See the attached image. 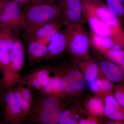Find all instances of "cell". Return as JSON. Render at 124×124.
I'll return each mask as SVG.
<instances>
[{"mask_svg":"<svg viewBox=\"0 0 124 124\" xmlns=\"http://www.w3.org/2000/svg\"><path fill=\"white\" fill-rule=\"evenodd\" d=\"M85 22L91 31L98 36L109 37L115 42L124 45V33L120 22L109 11L103 1L82 0Z\"/></svg>","mask_w":124,"mask_h":124,"instance_id":"6da1fadb","label":"cell"},{"mask_svg":"<svg viewBox=\"0 0 124 124\" xmlns=\"http://www.w3.org/2000/svg\"><path fill=\"white\" fill-rule=\"evenodd\" d=\"M23 37L47 23L61 20L60 9L56 2L36 1L23 8Z\"/></svg>","mask_w":124,"mask_h":124,"instance_id":"7a4b0ae2","label":"cell"},{"mask_svg":"<svg viewBox=\"0 0 124 124\" xmlns=\"http://www.w3.org/2000/svg\"><path fill=\"white\" fill-rule=\"evenodd\" d=\"M63 100L42 95L35 99L32 105L28 121L33 124H57L66 108Z\"/></svg>","mask_w":124,"mask_h":124,"instance_id":"3957f363","label":"cell"},{"mask_svg":"<svg viewBox=\"0 0 124 124\" xmlns=\"http://www.w3.org/2000/svg\"><path fill=\"white\" fill-rule=\"evenodd\" d=\"M84 24L79 23L69 27L70 31L67 51L73 61L89 57L91 39Z\"/></svg>","mask_w":124,"mask_h":124,"instance_id":"277c9868","label":"cell"},{"mask_svg":"<svg viewBox=\"0 0 124 124\" xmlns=\"http://www.w3.org/2000/svg\"><path fill=\"white\" fill-rule=\"evenodd\" d=\"M9 54L10 64L8 70L0 81L3 87L7 89L13 88L17 83L21 77V71L24 66V48L20 34L16 35Z\"/></svg>","mask_w":124,"mask_h":124,"instance_id":"5b68a950","label":"cell"},{"mask_svg":"<svg viewBox=\"0 0 124 124\" xmlns=\"http://www.w3.org/2000/svg\"><path fill=\"white\" fill-rule=\"evenodd\" d=\"M54 70L60 77L62 86L67 95H75L84 87L85 78L75 65L64 64L54 67Z\"/></svg>","mask_w":124,"mask_h":124,"instance_id":"8992f818","label":"cell"},{"mask_svg":"<svg viewBox=\"0 0 124 124\" xmlns=\"http://www.w3.org/2000/svg\"><path fill=\"white\" fill-rule=\"evenodd\" d=\"M0 23L16 34H20L23 29V8L14 0L7 1L0 15Z\"/></svg>","mask_w":124,"mask_h":124,"instance_id":"52a82bcc","label":"cell"},{"mask_svg":"<svg viewBox=\"0 0 124 124\" xmlns=\"http://www.w3.org/2000/svg\"><path fill=\"white\" fill-rule=\"evenodd\" d=\"M60 19L63 26L70 27L85 23L82 0H57Z\"/></svg>","mask_w":124,"mask_h":124,"instance_id":"ba28073f","label":"cell"},{"mask_svg":"<svg viewBox=\"0 0 124 124\" xmlns=\"http://www.w3.org/2000/svg\"><path fill=\"white\" fill-rule=\"evenodd\" d=\"M3 99V119L5 122L20 124L26 121L16 99L13 88L8 89Z\"/></svg>","mask_w":124,"mask_h":124,"instance_id":"9c48e42d","label":"cell"},{"mask_svg":"<svg viewBox=\"0 0 124 124\" xmlns=\"http://www.w3.org/2000/svg\"><path fill=\"white\" fill-rule=\"evenodd\" d=\"M53 73V67L51 66L38 67L21 76L20 80L40 92L49 82Z\"/></svg>","mask_w":124,"mask_h":124,"instance_id":"30bf717a","label":"cell"},{"mask_svg":"<svg viewBox=\"0 0 124 124\" xmlns=\"http://www.w3.org/2000/svg\"><path fill=\"white\" fill-rule=\"evenodd\" d=\"M69 31V27H65L53 37L48 45V51L43 61L56 59L67 51Z\"/></svg>","mask_w":124,"mask_h":124,"instance_id":"8fae6325","label":"cell"},{"mask_svg":"<svg viewBox=\"0 0 124 124\" xmlns=\"http://www.w3.org/2000/svg\"><path fill=\"white\" fill-rule=\"evenodd\" d=\"M26 44V51L29 64L33 65L43 61L48 51V45L41 40H29L24 41Z\"/></svg>","mask_w":124,"mask_h":124,"instance_id":"7c38bea8","label":"cell"},{"mask_svg":"<svg viewBox=\"0 0 124 124\" xmlns=\"http://www.w3.org/2000/svg\"><path fill=\"white\" fill-rule=\"evenodd\" d=\"M104 115L110 120L124 122V108L116 100L111 92L105 94Z\"/></svg>","mask_w":124,"mask_h":124,"instance_id":"4fadbf2b","label":"cell"},{"mask_svg":"<svg viewBox=\"0 0 124 124\" xmlns=\"http://www.w3.org/2000/svg\"><path fill=\"white\" fill-rule=\"evenodd\" d=\"M49 81L40 92L42 95L55 97L63 100L67 94L62 86L60 77L54 71Z\"/></svg>","mask_w":124,"mask_h":124,"instance_id":"5bb4252c","label":"cell"},{"mask_svg":"<svg viewBox=\"0 0 124 124\" xmlns=\"http://www.w3.org/2000/svg\"><path fill=\"white\" fill-rule=\"evenodd\" d=\"M104 77L112 82H123L124 72L120 66L109 60H102L98 64Z\"/></svg>","mask_w":124,"mask_h":124,"instance_id":"9a60e30c","label":"cell"},{"mask_svg":"<svg viewBox=\"0 0 124 124\" xmlns=\"http://www.w3.org/2000/svg\"><path fill=\"white\" fill-rule=\"evenodd\" d=\"M74 62L82 70L85 80L89 84L93 82L98 77L100 70L99 66L89 56Z\"/></svg>","mask_w":124,"mask_h":124,"instance_id":"2e32d148","label":"cell"},{"mask_svg":"<svg viewBox=\"0 0 124 124\" xmlns=\"http://www.w3.org/2000/svg\"><path fill=\"white\" fill-rule=\"evenodd\" d=\"M60 26H63L62 21L58 19L51 21L40 27L29 35L23 37L24 41L29 40H42L53 29Z\"/></svg>","mask_w":124,"mask_h":124,"instance_id":"e0dca14e","label":"cell"},{"mask_svg":"<svg viewBox=\"0 0 124 124\" xmlns=\"http://www.w3.org/2000/svg\"><path fill=\"white\" fill-rule=\"evenodd\" d=\"M90 36L91 45L96 50L103 55L108 50L112 49L116 43L112 37L100 36L91 31Z\"/></svg>","mask_w":124,"mask_h":124,"instance_id":"ac0fdd59","label":"cell"},{"mask_svg":"<svg viewBox=\"0 0 124 124\" xmlns=\"http://www.w3.org/2000/svg\"><path fill=\"white\" fill-rule=\"evenodd\" d=\"M16 35L11 29L1 27L0 29V51L8 52L13 46Z\"/></svg>","mask_w":124,"mask_h":124,"instance_id":"d6986e66","label":"cell"},{"mask_svg":"<svg viewBox=\"0 0 124 124\" xmlns=\"http://www.w3.org/2000/svg\"><path fill=\"white\" fill-rule=\"evenodd\" d=\"M112 82L106 78L98 77L95 80L89 84L90 88L93 93L104 94L113 90L114 85Z\"/></svg>","mask_w":124,"mask_h":124,"instance_id":"ffe728a7","label":"cell"},{"mask_svg":"<svg viewBox=\"0 0 124 124\" xmlns=\"http://www.w3.org/2000/svg\"><path fill=\"white\" fill-rule=\"evenodd\" d=\"M104 103L101 98L94 97L88 100L86 108L89 113L95 116H102L104 115Z\"/></svg>","mask_w":124,"mask_h":124,"instance_id":"44dd1931","label":"cell"},{"mask_svg":"<svg viewBox=\"0 0 124 124\" xmlns=\"http://www.w3.org/2000/svg\"><path fill=\"white\" fill-rule=\"evenodd\" d=\"M111 13L120 21H124V5L119 0H104Z\"/></svg>","mask_w":124,"mask_h":124,"instance_id":"7402d4cb","label":"cell"},{"mask_svg":"<svg viewBox=\"0 0 124 124\" xmlns=\"http://www.w3.org/2000/svg\"><path fill=\"white\" fill-rule=\"evenodd\" d=\"M15 88L13 87L16 99L22 111L26 120L27 121H28V117L31 112L32 104L25 100L17 86Z\"/></svg>","mask_w":124,"mask_h":124,"instance_id":"603a6c76","label":"cell"},{"mask_svg":"<svg viewBox=\"0 0 124 124\" xmlns=\"http://www.w3.org/2000/svg\"><path fill=\"white\" fill-rule=\"evenodd\" d=\"M104 55L109 61L118 66H122L124 64V50H114L109 49Z\"/></svg>","mask_w":124,"mask_h":124,"instance_id":"cb8c5ba5","label":"cell"},{"mask_svg":"<svg viewBox=\"0 0 124 124\" xmlns=\"http://www.w3.org/2000/svg\"><path fill=\"white\" fill-rule=\"evenodd\" d=\"M16 84H17V86L25 100L31 104H33L34 100L35 99L34 98L33 88L20 79Z\"/></svg>","mask_w":124,"mask_h":124,"instance_id":"d4e9b609","label":"cell"},{"mask_svg":"<svg viewBox=\"0 0 124 124\" xmlns=\"http://www.w3.org/2000/svg\"><path fill=\"white\" fill-rule=\"evenodd\" d=\"M10 58L8 52L0 51V72L2 75V78H4L9 67Z\"/></svg>","mask_w":124,"mask_h":124,"instance_id":"484cf974","label":"cell"},{"mask_svg":"<svg viewBox=\"0 0 124 124\" xmlns=\"http://www.w3.org/2000/svg\"><path fill=\"white\" fill-rule=\"evenodd\" d=\"M64 114L68 120L67 124H78L81 119L80 113L77 112V110L74 108H70L64 110Z\"/></svg>","mask_w":124,"mask_h":124,"instance_id":"4316f807","label":"cell"},{"mask_svg":"<svg viewBox=\"0 0 124 124\" xmlns=\"http://www.w3.org/2000/svg\"><path fill=\"white\" fill-rule=\"evenodd\" d=\"M113 95L119 104L124 108V85H116Z\"/></svg>","mask_w":124,"mask_h":124,"instance_id":"83f0119b","label":"cell"},{"mask_svg":"<svg viewBox=\"0 0 124 124\" xmlns=\"http://www.w3.org/2000/svg\"><path fill=\"white\" fill-rule=\"evenodd\" d=\"M92 117L87 118H82L79 121L78 124H98V121L96 116H92Z\"/></svg>","mask_w":124,"mask_h":124,"instance_id":"f1b7e54d","label":"cell"},{"mask_svg":"<svg viewBox=\"0 0 124 124\" xmlns=\"http://www.w3.org/2000/svg\"><path fill=\"white\" fill-rule=\"evenodd\" d=\"M17 2L23 8L26 7L33 2L37 1L36 0H14Z\"/></svg>","mask_w":124,"mask_h":124,"instance_id":"f546056e","label":"cell"},{"mask_svg":"<svg viewBox=\"0 0 124 124\" xmlns=\"http://www.w3.org/2000/svg\"><path fill=\"white\" fill-rule=\"evenodd\" d=\"M8 0H0V15L2 13Z\"/></svg>","mask_w":124,"mask_h":124,"instance_id":"4dcf8cb0","label":"cell"},{"mask_svg":"<svg viewBox=\"0 0 124 124\" xmlns=\"http://www.w3.org/2000/svg\"><path fill=\"white\" fill-rule=\"evenodd\" d=\"M48 2H56L57 0H47Z\"/></svg>","mask_w":124,"mask_h":124,"instance_id":"1f68e13d","label":"cell"},{"mask_svg":"<svg viewBox=\"0 0 124 124\" xmlns=\"http://www.w3.org/2000/svg\"><path fill=\"white\" fill-rule=\"evenodd\" d=\"M37 1H40V2H48L47 0H36Z\"/></svg>","mask_w":124,"mask_h":124,"instance_id":"d6a6232c","label":"cell"},{"mask_svg":"<svg viewBox=\"0 0 124 124\" xmlns=\"http://www.w3.org/2000/svg\"><path fill=\"white\" fill-rule=\"evenodd\" d=\"M120 67H121V68H122V70L124 71V64H123V65H122V66H120Z\"/></svg>","mask_w":124,"mask_h":124,"instance_id":"836d02e7","label":"cell"},{"mask_svg":"<svg viewBox=\"0 0 124 124\" xmlns=\"http://www.w3.org/2000/svg\"><path fill=\"white\" fill-rule=\"evenodd\" d=\"M120 2H122L124 5V0H119Z\"/></svg>","mask_w":124,"mask_h":124,"instance_id":"e575fe53","label":"cell"},{"mask_svg":"<svg viewBox=\"0 0 124 124\" xmlns=\"http://www.w3.org/2000/svg\"><path fill=\"white\" fill-rule=\"evenodd\" d=\"M1 27H2V24L0 23V29L1 28Z\"/></svg>","mask_w":124,"mask_h":124,"instance_id":"d590c367","label":"cell"},{"mask_svg":"<svg viewBox=\"0 0 124 124\" xmlns=\"http://www.w3.org/2000/svg\"><path fill=\"white\" fill-rule=\"evenodd\" d=\"M94 0V1H104V0Z\"/></svg>","mask_w":124,"mask_h":124,"instance_id":"8d00e7d4","label":"cell"},{"mask_svg":"<svg viewBox=\"0 0 124 124\" xmlns=\"http://www.w3.org/2000/svg\"><path fill=\"white\" fill-rule=\"evenodd\" d=\"M1 97V93H0V98Z\"/></svg>","mask_w":124,"mask_h":124,"instance_id":"74e56055","label":"cell"}]
</instances>
